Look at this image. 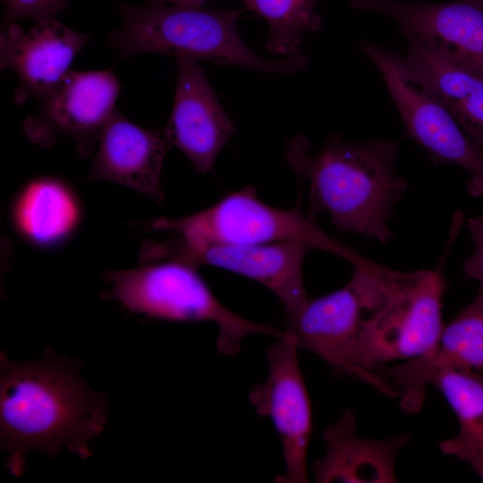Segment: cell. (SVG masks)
<instances>
[{
  "label": "cell",
  "instance_id": "cell-22",
  "mask_svg": "<svg viewBox=\"0 0 483 483\" xmlns=\"http://www.w3.org/2000/svg\"><path fill=\"white\" fill-rule=\"evenodd\" d=\"M4 4L3 26L30 18L35 21L55 18V15L66 9L69 0H2Z\"/></svg>",
  "mask_w": 483,
  "mask_h": 483
},
{
  "label": "cell",
  "instance_id": "cell-21",
  "mask_svg": "<svg viewBox=\"0 0 483 483\" xmlns=\"http://www.w3.org/2000/svg\"><path fill=\"white\" fill-rule=\"evenodd\" d=\"M245 6L262 17L269 28L267 48L284 57L301 53L305 33L323 26L316 0H243Z\"/></svg>",
  "mask_w": 483,
  "mask_h": 483
},
{
  "label": "cell",
  "instance_id": "cell-19",
  "mask_svg": "<svg viewBox=\"0 0 483 483\" xmlns=\"http://www.w3.org/2000/svg\"><path fill=\"white\" fill-rule=\"evenodd\" d=\"M81 216L80 201L73 189L64 180L48 175L23 185L12 207L17 233L41 248L66 242L79 227Z\"/></svg>",
  "mask_w": 483,
  "mask_h": 483
},
{
  "label": "cell",
  "instance_id": "cell-13",
  "mask_svg": "<svg viewBox=\"0 0 483 483\" xmlns=\"http://www.w3.org/2000/svg\"><path fill=\"white\" fill-rule=\"evenodd\" d=\"M455 370L483 378V293L447 325L428 353L383 369L380 373L397 391L401 409L407 414L423 405L426 386L442 372Z\"/></svg>",
  "mask_w": 483,
  "mask_h": 483
},
{
  "label": "cell",
  "instance_id": "cell-4",
  "mask_svg": "<svg viewBox=\"0 0 483 483\" xmlns=\"http://www.w3.org/2000/svg\"><path fill=\"white\" fill-rule=\"evenodd\" d=\"M379 274L354 352L355 365L368 373L428 353L444 327L441 270L405 273L383 267Z\"/></svg>",
  "mask_w": 483,
  "mask_h": 483
},
{
  "label": "cell",
  "instance_id": "cell-1",
  "mask_svg": "<svg viewBox=\"0 0 483 483\" xmlns=\"http://www.w3.org/2000/svg\"><path fill=\"white\" fill-rule=\"evenodd\" d=\"M106 419L105 396L93 392L66 358L47 349L39 360L13 362L1 352L0 438L13 476L23 473L30 451L53 457L67 449L89 458V442Z\"/></svg>",
  "mask_w": 483,
  "mask_h": 483
},
{
  "label": "cell",
  "instance_id": "cell-16",
  "mask_svg": "<svg viewBox=\"0 0 483 483\" xmlns=\"http://www.w3.org/2000/svg\"><path fill=\"white\" fill-rule=\"evenodd\" d=\"M170 146L164 131L138 126L116 110L101 135L88 177L131 188L161 203V171Z\"/></svg>",
  "mask_w": 483,
  "mask_h": 483
},
{
  "label": "cell",
  "instance_id": "cell-2",
  "mask_svg": "<svg viewBox=\"0 0 483 483\" xmlns=\"http://www.w3.org/2000/svg\"><path fill=\"white\" fill-rule=\"evenodd\" d=\"M304 135L285 148L284 158L300 182L308 183V216L331 217L335 228L387 243L388 222L403 196L406 181L395 172L397 145L390 140L354 142L334 134L322 148L309 153Z\"/></svg>",
  "mask_w": 483,
  "mask_h": 483
},
{
  "label": "cell",
  "instance_id": "cell-17",
  "mask_svg": "<svg viewBox=\"0 0 483 483\" xmlns=\"http://www.w3.org/2000/svg\"><path fill=\"white\" fill-rule=\"evenodd\" d=\"M323 438L326 452L313 465L315 481L319 483L397 482L396 456L411 441L407 433L386 439L359 436L352 409H347L339 420L324 430Z\"/></svg>",
  "mask_w": 483,
  "mask_h": 483
},
{
  "label": "cell",
  "instance_id": "cell-24",
  "mask_svg": "<svg viewBox=\"0 0 483 483\" xmlns=\"http://www.w3.org/2000/svg\"><path fill=\"white\" fill-rule=\"evenodd\" d=\"M152 3H163L182 7H199L208 0H150Z\"/></svg>",
  "mask_w": 483,
  "mask_h": 483
},
{
  "label": "cell",
  "instance_id": "cell-18",
  "mask_svg": "<svg viewBox=\"0 0 483 483\" xmlns=\"http://www.w3.org/2000/svg\"><path fill=\"white\" fill-rule=\"evenodd\" d=\"M402 32L408 65L483 153V75L447 62L415 34Z\"/></svg>",
  "mask_w": 483,
  "mask_h": 483
},
{
  "label": "cell",
  "instance_id": "cell-9",
  "mask_svg": "<svg viewBox=\"0 0 483 483\" xmlns=\"http://www.w3.org/2000/svg\"><path fill=\"white\" fill-rule=\"evenodd\" d=\"M121 85L109 70L69 71L22 123L28 139L52 146L59 135L75 143L78 153L90 156L116 111Z\"/></svg>",
  "mask_w": 483,
  "mask_h": 483
},
{
  "label": "cell",
  "instance_id": "cell-5",
  "mask_svg": "<svg viewBox=\"0 0 483 483\" xmlns=\"http://www.w3.org/2000/svg\"><path fill=\"white\" fill-rule=\"evenodd\" d=\"M104 277L112 286L104 296L116 300L131 312L174 322L215 323L216 348L225 355L237 354L248 335L280 338L284 334L230 310L215 296L197 267L182 261L144 262L136 268L106 272Z\"/></svg>",
  "mask_w": 483,
  "mask_h": 483
},
{
  "label": "cell",
  "instance_id": "cell-15",
  "mask_svg": "<svg viewBox=\"0 0 483 483\" xmlns=\"http://www.w3.org/2000/svg\"><path fill=\"white\" fill-rule=\"evenodd\" d=\"M89 35L80 34L55 18L36 21L28 31L15 23L0 34V67L13 70L19 79L16 105L30 97L43 100L63 80Z\"/></svg>",
  "mask_w": 483,
  "mask_h": 483
},
{
  "label": "cell",
  "instance_id": "cell-20",
  "mask_svg": "<svg viewBox=\"0 0 483 483\" xmlns=\"http://www.w3.org/2000/svg\"><path fill=\"white\" fill-rule=\"evenodd\" d=\"M431 385L445 396L459 424L454 437L439 443L441 453L467 463L483 483V378L447 370Z\"/></svg>",
  "mask_w": 483,
  "mask_h": 483
},
{
  "label": "cell",
  "instance_id": "cell-23",
  "mask_svg": "<svg viewBox=\"0 0 483 483\" xmlns=\"http://www.w3.org/2000/svg\"><path fill=\"white\" fill-rule=\"evenodd\" d=\"M468 229L474 250L463 262L462 268L466 277L480 284L479 291L483 293V216L469 218Z\"/></svg>",
  "mask_w": 483,
  "mask_h": 483
},
{
  "label": "cell",
  "instance_id": "cell-8",
  "mask_svg": "<svg viewBox=\"0 0 483 483\" xmlns=\"http://www.w3.org/2000/svg\"><path fill=\"white\" fill-rule=\"evenodd\" d=\"M309 250L313 249L309 244L298 241L243 245L197 242L174 235L146 241L140 258L141 263L172 259L196 267L207 265L237 273L275 293L290 318L309 300L302 265Z\"/></svg>",
  "mask_w": 483,
  "mask_h": 483
},
{
  "label": "cell",
  "instance_id": "cell-6",
  "mask_svg": "<svg viewBox=\"0 0 483 483\" xmlns=\"http://www.w3.org/2000/svg\"><path fill=\"white\" fill-rule=\"evenodd\" d=\"M148 226L197 242L252 245L298 241L335 254L354 267L369 262L328 236L299 208H278L261 201L253 186L229 193L201 211L176 218H156Z\"/></svg>",
  "mask_w": 483,
  "mask_h": 483
},
{
  "label": "cell",
  "instance_id": "cell-12",
  "mask_svg": "<svg viewBox=\"0 0 483 483\" xmlns=\"http://www.w3.org/2000/svg\"><path fill=\"white\" fill-rule=\"evenodd\" d=\"M352 6L393 19L447 62L483 75V0L420 4L401 0H351Z\"/></svg>",
  "mask_w": 483,
  "mask_h": 483
},
{
  "label": "cell",
  "instance_id": "cell-14",
  "mask_svg": "<svg viewBox=\"0 0 483 483\" xmlns=\"http://www.w3.org/2000/svg\"><path fill=\"white\" fill-rule=\"evenodd\" d=\"M177 76L171 115L164 132L171 145L206 174L235 132L234 123L221 106L197 61L177 58Z\"/></svg>",
  "mask_w": 483,
  "mask_h": 483
},
{
  "label": "cell",
  "instance_id": "cell-7",
  "mask_svg": "<svg viewBox=\"0 0 483 483\" xmlns=\"http://www.w3.org/2000/svg\"><path fill=\"white\" fill-rule=\"evenodd\" d=\"M360 51L379 71L402 122L405 135L427 152L434 165H455L470 173L468 191L483 194V153L447 109L426 89L404 56L362 40Z\"/></svg>",
  "mask_w": 483,
  "mask_h": 483
},
{
  "label": "cell",
  "instance_id": "cell-11",
  "mask_svg": "<svg viewBox=\"0 0 483 483\" xmlns=\"http://www.w3.org/2000/svg\"><path fill=\"white\" fill-rule=\"evenodd\" d=\"M365 312L364 296L350 279L341 289L309 299L294 316L287 318V329L296 335L299 347L318 355L335 371L360 379L387 396L398 397L380 372H365L354 363Z\"/></svg>",
  "mask_w": 483,
  "mask_h": 483
},
{
  "label": "cell",
  "instance_id": "cell-3",
  "mask_svg": "<svg viewBox=\"0 0 483 483\" xmlns=\"http://www.w3.org/2000/svg\"><path fill=\"white\" fill-rule=\"evenodd\" d=\"M119 11L123 23L106 41L123 56L163 54L274 74L299 72L309 64L302 52L276 61L253 52L237 30L240 10L151 3L140 8L122 4Z\"/></svg>",
  "mask_w": 483,
  "mask_h": 483
},
{
  "label": "cell",
  "instance_id": "cell-10",
  "mask_svg": "<svg viewBox=\"0 0 483 483\" xmlns=\"http://www.w3.org/2000/svg\"><path fill=\"white\" fill-rule=\"evenodd\" d=\"M298 340L290 330L267 352L268 374L249 394L256 411L268 417L282 445L285 472L275 481L305 483L312 429L311 404L298 360Z\"/></svg>",
  "mask_w": 483,
  "mask_h": 483
}]
</instances>
